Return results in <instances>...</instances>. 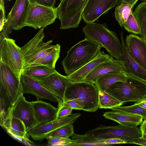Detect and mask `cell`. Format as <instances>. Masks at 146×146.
Segmentation results:
<instances>
[{
	"label": "cell",
	"instance_id": "obj_29",
	"mask_svg": "<svg viewBox=\"0 0 146 146\" xmlns=\"http://www.w3.org/2000/svg\"><path fill=\"white\" fill-rule=\"evenodd\" d=\"M123 103L106 92L99 91L98 105L99 108L111 109L121 106Z\"/></svg>",
	"mask_w": 146,
	"mask_h": 146
},
{
	"label": "cell",
	"instance_id": "obj_22",
	"mask_svg": "<svg viewBox=\"0 0 146 146\" xmlns=\"http://www.w3.org/2000/svg\"><path fill=\"white\" fill-rule=\"evenodd\" d=\"M103 116L119 124L132 126L141 125L143 119V117L140 115L113 110L104 113Z\"/></svg>",
	"mask_w": 146,
	"mask_h": 146
},
{
	"label": "cell",
	"instance_id": "obj_4",
	"mask_svg": "<svg viewBox=\"0 0 146 146\" xmlns=\"http://www.w3.org/2000/svg\"><path fill=\"white\" fill-rule=\"evenodd\" d=\"M105 92L123 103L136 102L146 98V82L128 75L127 79L116 82Z\"/></svg>",
	"mask_w": 146,
	"mask_h": 146
},
{
	"label": "cell",
	"instance_id": "obj_37",
	"mask_svg": "<svg viewBox=\"0 0 146 146\" xmlns=\"http://www.w3.org/2000/svg\"><path fill=\"white\" fill-rule=\"evenodd\" d=\"M32 5H40L45 7L54 8L56 0H29Z\"/></svg>",
	"mask_w": 146,
	"mask_h": 146
},
{
	"label": "cell",
	"instance_id": "obj_32",
	"mask_svg": "<svg viewBox=\"0 0 146 146\" xmlns=\"http://www.w3.org/2000/svg\"><path fill=\"white\" fill-rule=\"evenodd\" d=\"M73 123H70L60 127L48 134L45 137L69 138L74 133Z\"/></svg>",
	"mask_w": 146,
	"mask_h": 146
},
{
	"label": "cell",
	"instance_id": "obj_17",
	"mask_svg": "<svg viewBox=\"0 0 146 146\" xmlns=\"http://www.w3.org/2000/svg\"><path fill=\"white\" fill-rule=\"evenodd\" d=\"M120 35L122 45V53L119 60L123 61L125 73L127 75L146 82V70L137 63L129 54L125 43L122 32L120 33Z\"/></svg>",
	"mask_w": 146,
	"mask_h": 146
},
{
	"label": "cell",
	"instance_id": "obj_44",
	"mask_svg": "<svg viewBox=\"0 0 146 146\" xmlns=\"http://www.w3.org/2000/svg\"><path fill=\"white\" fill-rule=\"evenodd\" d=\"M140 125V129L141 131L146 132V122L144 120Z\"/></svg>",
	"mask_w": 146,
	"mask_h": 146
},
{
	"label": "cell",
	"instance_id": "obj_10",
	"mask_svg": "<svg viewBox=\"0 0 146 146\" xmlns=\"http://www.w3.org/2000/svg\"><path fill=\"white\" fill-rule=\"evenodd\" d=\"M57 18L56 8L31 4L26 22V26L31 27L35 29L44 28L53 23Z\"/></svg>",
	"mask_w": 146,
	"mask_h": 146
},
{
	"label": "cell",
	"instance_id": "obj_28",
	"mask_svg": "<svg viewBox=\"0 0 146 146\" xmlns=\"http://www.w3.org/2000/svg\"><path fill=\"white\" fill-rule=\"evenodd\" d=\"M60 45L57 44L52 51L30 66L44 65L51 68H55L56 63L60 57Z\"/></svg>",
	"mask_w": 146,
	"mask_h": 146
},
{
	"label": "cell",
	"instance_id": "obj_9",
	"mask_svg": "<svg viewBox=\"0 0 146 146\" xmlns=\"http://www.w3.org/2000/svg\"><path fill=\"white\" fill-rule=\"evenodd\" d=\"M0 86L3 90L11 106L23 94L21 81L11 69L0 61Z\"/></svg>",
	"mask_w": 146,
	"mask_h": 146
},
{
	"label": "cell",
	"instance_id": "obj_14",
	"mask_svg": "<svg viewBox=\"0 0 146 146\" xmlns=\"http://www.w3.org/2000/svg\"><path fill=\"white\" fill-rule=\"evenodd\" d=\"M80 115L79 113L72 114L65 118L39 124L30 130L28 134L34 140H43L48 134L57 128L70 123H73Z\"/></svg>",
	"mask_w": 146,
	"mask_h": 146
},
{
	"label": "cell",
	"instance_id": "obj_48",
	"mask_svg": "<svg viewBox=\"0 0 146 146\" xmlns=\"http://www.w3.org/2000/svg\"><path fill=\"white\" fill-rule=\"evenodd\" d=\"M142 1H143V2H146V0H141Z\"/></svg>",
	"mask_w": 146,
	"mask_h": 146
},
{
	"label": "cell",
	"instance_id": "obj_5",
	"mask_svg": "<svg viewBox=\"0 0 146 146\" xmlns=\"http://www.w3.org/2000/svg\"><path fill=\"white\" fill-rule=\"evenodd\" d=\"M44 28L39 31L29 41L20 47L23 62V70L40 60L52 51L55 45H51L53 41H43L45 36Z\"/></svg>",
	"mask_w": 146,
	"mask_h": 146
},
{
	"label": "cell",
	"instance_id": "obj_23",
	"mask_svg": "<svg viewBox=\"0 0 146 146\" xmlns=\"http://www.w3.org/2000/svg\"><path fill=\"white\" fill-rule=\"evenodd\" d=\"M128 75L124 72L112 71L98 79L94 83L99 91L105 92L116 82L126 79Z\"/></svg>",
	"mask_w": 146,
	"mask_h": 146
},
{
	"label": "cell",
	"instance_id": "obj_25",
	"mask_svg": "<svg viewBox=\"0 0 146 146\" xmlns=\"http://www.w3.org/2000/svg\"><path fill=\"white\" fill-rule=\"evenodd\" d=\"M7 132L21 137H27L26 127L23 122L12 115L2 127Z\"/></svg>",
	"mask_w": 146,
	"mask_h": 146
},
{
	"label": "cell",
	"instance_id": "obj_1",
	"mask_svg": "<svg viewBox=\"0 0 146 146\" xmlns=\"http://www.w3.org/2000/svg\"><path fill=\"white\" fill-rule=\"evenodd\" d=\"M102 46L93 41L85 39L71 48L62 64L68 76L95 58L100 52Z\"/></svg>",
	"mask_w": 146,
	"mask_h": 146
},
{
	"label": "cell",
	"instance_id": "obj_19",
	"mask_svg": "<svg viewBox=\"0 0 146 146\" xmlns=\"http://www.w3.org/2000/svg\"><path fill=\"white\" fill-rule=\"evenodd\" d=\"M112 71L124 72L123 61L114 59L112 57L110 60L103 62L97 66L86 77L83 81L91 82L94 84L99 78Z\"/></svg>",
	"mask_w": 146,
	"mask_h": 146
},
{
	"label": "cell",
	"instance_id": "obj_33",
	"mask_svg": "<svg viewBox=\"0 0 146 146\" xmlns=\"http://www.w3.org/2000/svg\"><path fill=\"white\" fill-rule=\"evenodd\" d=\"M111 109L114 111L140 115L143 117V119L146 117V109L142 108L135 104L131 106H120L114 107Z\"/></svg>",
	"mask_w": 146,
	"mask_h": 146
},
{
	"label": "cell",
	"instance_id": "obj_3",
	"mask_svg": "<svg viewBox=\"0 0 146 146\" xmlns=\"http://www.w3.org/2000/svg\"><path fill=\"white\" fill-rule=\"evenodd\" d=\"M94 84L86 81L72 82L66 89L63 101L72 100L83 110L96 111L99 108V91Z\"/></svg>",
	"mask_w": 146,
	"mask_h": 146
},
{
	"label": "cell",
	"instance_id": "obj_40",
	"mask_svg": "<svg viewBox=\"0 0 146 146\" xmlns=\"http://www.w3.org/2000/svg\"><path fill=\"white\" fill-rule=\"evenodd\" d=\"M0 31L2 29L3 27L7 21V18L6 17L5 13L4 4H0Z\"/></svg>",
	"mask_w": 146,
	"mask_h": 146
},
{
	"label": "cell",
	"instance_id": "obj_15",
	"mask_svg": "<svg viewBox=\"0 0 146 146\" xmlns=\"http://www.w3.org/2000/svg\"><path fill=\"white\" fill-rule=\"evenodd\" d=\"M31 5L29 0H16L7 18L12 29L19 30L26 26Z\"/></svg>",
	"mask_w": 146,
	"mask_h": 146
},
{
	"label": "cell",
	"instance_id": "obj_26",
	"mask_svg": "<svg viewBox=\"0 0 146 146\" xmlns=\"http://www.w3.org/2000/svg\"><path fill=\"white\" fill-rule=\"evenodd\" d=\"M72 142L67 146H105L104 140H101L86 133L83 135L74 133L71 136Z\"/></svg>",
	"mask_w": 146,
	"mask_h": 146
},
{
	"label": "cell",
	"instance_id": "obj_21",
	"mask_svg": "<svg viewBox=\"0 0 146 146\" xmlns=\"http://www.w3.org/2000/svg\"><path fill=\"white\" fill-rule=\"evenodd\" d=\"M112 57L103 51L100 52L95 58L74 73L67 76V77L72 82L83 81L86 77L97 66L110 60Z\"/></svg>",
	"mask_w": 146,
	"mask_h": 146
},
{
	"label": "cell",
	"instance_id": "obj_16",
	"mask_svg": "<svg viewBox=\"0 0 146 146\" xmlns=\"http://www.w3.org/2000/svg\"><path fill=\"white\" fill-rule=\"evenodd\" d=\"M125 43L133 58L146 70V44L143 38L135 34L127 35Z\"/></svg>",
	"mask_w": 146,
	"mask_h": 146
},
{
	"label": "cell",
	"instance_id": "obj_46",
	"mask_svg": "<svg viewBox=\"0 0 146 146\" xmlns=\"http://www.w3.org/2000/svg\"><path fill=\"white\" fill-rule=\"evenodd\" d=\"M65 0H60V2H64Z\"/></svg>",
	"mask_w": 146,
	"mask_h": 146
},
{
	"label": "cell",
	"instance_id": "obj_42",
	"mask_svg": "<svg viewBox=\"0 0 146 146\" xmlns=\"http://www.w3.org/2000/svg\"><path fill=\"white\" fill-rule=\"evenodd\" d=\"M139 0H118L117 6L121 3H125L131 5L133 8Z\"/></svg>",
	"mask_w": 146,
	"mask_h": 146
},
{
	"label": "cell",
	"instance_id": "obj_7",
	"mask_svg": "<svg viewBox=\"0 0 146 146\" xmlns=\"http://www.w3.org/2000/svg\"><path fill=\"white\" fill-rule=\"evenodd\" d=\"M86 133L101 140L118 138L128 141L141 138L142 132L137 126L119 124L114 126L100 125Z\"/></svg>",
	"mask_w": 146,
	"mask_h": 146
},
{
	"label": "cell",
	"instance_id": "obj_41",
	"mask_svg": "<svg viewBox=\"0 0 146 146\" xmlns=\"http://www.w3.org/2000/svg\"><path fill=\"white\" fill-rule=\"evenodd\" d=\"M104 143L106 145L117 144H127V141L118 138H112L105 140Z\"/></svg>",
	"mask_w": 146,
	"mask_h": 146
},
{
	"label": "cell",
	"instance_id": "obj_27",
	"mask_svg": "<svg viewBox=\"0 0 146 146\" xmlns=\"http://www.w3.org/2000/svg\"><path fill=\"white\" fill-rule=\"evenodd\" d=\"M0 125L2 127L12 115L13 108L3 89L0 88Z\"/></svg>",
	"mask_w": 146,
	"mask_h": 146
},
{
	"label": "cell",
	"instance_id": "obj_49",
	"mask_svg": "<svg viewBox=\"0 0 146 146\" xmlns=\"http://www.w3.org/2000/svg\"><path fill=\"white\" fill-rule=\"evenodd\" d=\"M7 0L10 1H11V0Z\"/></svg>",
	"mask_w": 146,
	"mask_h": 146
},
{
	"label": "cell",
	"instance_id": "obj_45",
	"mask_svg": "<svg viewBox=\"0 0 146 146\" xmlns=\"http://www.w3.org/2000/svg\"><path fill=\"white\" fill-rule=\"evenodd\" d=\"M140 4L146 13V1L141 2Z\"/></svg>",
	"mask_w": 146,
	"mask_h": 146
},
{
	"label": "cell",
	"instance_id": "obj_30",
	"mask_svg": "<svg viewBox=\"0 0 146 146\" xmlns=\"http://www.w3.org/2000/svg\"><path fill=\"white\" fill-rule=\"evenodd\" d=\"M131 5L129 4L122 3L115 8V16L116 20L121 27L127 21L132 12Z\"/></svg>",
	"mask_w": 146,
	"mask_h": 146
},
{
	"label": "cell",
	"instance_id": "obj_43",
	"mask_svg": "<svg viewBox=\"0 0 146 146\" xmlns=\"http://www.w3.org/2000/svg\"><path fill=\"white\" fill-rule=\"evenodd\" d=\"M135 104L142 108L146 109V98L135 102Z\"/></svg>",
	"mask_w": 146,
	"mask_h": 146
},
{
	"label": "cell",
	"instance_id": "obj_2",
	"mask_svg": "<svg viewBox=\"0 0 146 146\" xmlns=\"http://www.w3.org/2000/svg\"><path fill=\"white\" fill-rule=\"evenodd\" d=\"M85 39L95 42L105 48L113 58L119 60L122 45L116 33L110 30L105 23H87L82 29Z\"/></svg>",
	"mask_w": 146,
	"mask_h": 146
},
{
	"label": "cell",
	"instance_id": "obj_20",
	"mask_svg": "<svg viewBox=\"0 0 146 146\" xmlns=\"http://www.w3.org/2000/svg\"><path fill=\"white\" fill-rule=\"evenodd\" d=\"M35 116L39 124L56 119L58 108L41 100L31 102Z\"/></svg>",
	"mask_w": 146,
	"mask_h": 146
},
{
	"label": "cell",
	"instance_id": "obj_11",
	"mask_svg": "<svg viewBox=\"0 0 146 146\" xmlns=\"http://www.w3.org/2000/svg\"><path fill=\"white\" fill-rule=\"evenodd\" d=\"M118 0H89L82 13V19L87 23H94L102 15L116 6Z\"/></svg>",
	"mask_w": 146,
	"mask_h": 146
},
{
	"label": "cell",
	"instance_id": "obj_39",
	"mask_svg": "<svg viewBox=\"0 0 146 146\" xmlns=\"http://www.w3.org/2000/svg\"><path fill=\"white\" fill-rule=\"evenodd\" d=\"M141 132V137L128 141L127 144H133L146 146V132L142 131Z\"/></svg>",
	"mask_w": 146,
	"mask_h": 146
},
{
	"label": "cell",
	"instance_id": "obj_13",
	"mask_svg": "<svg viewBox=\"0 0 146 146\" xmlns=\"http://www.w3.org/2000/svg\"><path fill=\"white\" fill-rule=\"evenodd\" d=\"M23 94L34 95L37 100L47 99L55 102L63 101L44 87L38 80L22 73L21 78Z\"/></svg>",
	"mask_w": 146,
	"mask_h": 146
},
{
	"label": "cell",
	"instance_id": "obj_18",
	"mask_svg": "<svg viewBox=\"0 0 146 146\" xmlns=\"http://www.w3.org/2000/svg\"><path fill=\"white\" fill-rule=\"evenodd\" d=\"M39 81L46 89L62 100L67 87L72 82L67 76L63 75L56 71Z\"/></svg>",
	"mask_w": 146,
	"mask_h": 146
},
{
	"label": "cell",
	"instance_id": "obj_36",
	"mask_svg": "<svg viewBox=\"0 0 146 146\" xmlns=\"http://www.w3.org/2000/svg\"><path fill=\"white\" fill-rule=\"evenodd\" d=\"M58 110L56 119L67 117L71 114L72 109L62 106L60 102L58 103Z\"/></svg>",
	"mask_w": 146,
	"mask_h": 146
},
{
	"label": "cell",
	"instance_id": "obj_35",
	"mask_svg": "<svg viewBox=\"0 0 146 146\" xmlns=\"http://www.w3.org/2000/svg\"><path fill=\"white\" fill-rule=\"evenodd\" d=\"M48 143L53 146H66L72 142L71 139L59 137H48L46 138Z\"/></svg>",
	"mask_w": 146,
	"mask_h": 146
},
{
	"label": "cell",
	"instance_id": "obj_47",
	"mask_svg": "<svg viewBox=\"0 0 146 146\" xmlns=\"http://www.w3.org/2000/svg\"><path fill=\"white\" fill-rule=\"evenodd\" d=\"M144 120L146 122V117L144 118Z\"/></svg>",
	"mask_w": 146,
	"mask_h": 146
},
{
	"label": "cell",
	"instance_id": "obj_6",
	"mask_svg": "<svg viewBox=\"0 0 146 146\" xmlns=\"http://www.w3.org/2000/svg\"><path fill=\"white\" fill-rule=\"evenodd\" d=\"M89 0H65L56 8L60 29L76 28L82 20L83 11Z\"/></svg>",
	"mask_w": 146,
	"mask_h": 146
},
{
	"label": "cell",
	"instance_id": "obj_24",
	"mask_svg": "<svg viewBox=\"0 0 146 146\" xmlns=\"http://www.w3.org/2000/svg\"><path fill=\"white\" fill-rule=\"evenodd\" d=\"M55 68H51L44 65L31 66L23 70L22 73L40 81L54 73Z\"/></svg>",
	"mask_w": 146,
	"mask_h": 146
},
{
	"label": "cell",
	"instance_id": "obj_34",
	"mask_svg": "<svg viewBox=\"0 0 146 146\" xmlns=\"http://www.w3.org/2000/svg\"><path fill=\"white\" fill-rule=\"evenodd\" d=\"M123 27L129 32L135 35H140L141 34L140 27L133 12L127 21L123 24Z\"/></svg>",
	"mask_w": 146,
	"mask_h": 146
},
{
	"label": "cell",
	"instance_id": "obj_12",
	"mask_svg": "<svg viewBox=\"0 0 146 146\" xmlns=\"http://www.w3.org/2000/svg\"><path fill=\"white\" fill-rule=\"evenodd\" d=\"M12 115L24 123L27 133L39 125L35 116L31 102L27 101L23 94L14 106Z\"/></svg>",
	"mask_w": 146,
	"mask_h": 146
},
{
	"label": "cell",
	"instance_id": "obj_31",
	"mask_svg": "<svg viewBox=\"0 0 146 146\" xmlns=\"http://www.w3.org/2000/svg\"><path fill=\"white\" fill-rule=\"evenodd\" d=\"M133 13L140 28V36L146 44V13L139 4L136 7Z\"/></svg>",
	"mask_w": 146,
	"mask_h": 146
},
{
	"label": "cell",
	"instance_id": "obj_8",
	"mask_svg": "<svg viewBox=\"0 0 146 146\" xmlns=\"http://www.w3.org/2000/svg\"><path fill=\"white\" fill-rule=\"evenodd\" d=\"M0 61L7 65L21 81L23 62L20 47L15 40L6 38L0 42Z\"/></svg>",
	"mask_w": 146,
	"mask_h": 146
},
{
	"label": "cell",
	"instance_id": "obj_38",
	"mask_svg": "<svg viewBox=\"0 0 146 146\" xmlns=\"http://www.w3.org/2000/svg\"><path fill=\"white\" fill-rule=\"evenodd\" d=\"M59 102H60L63 106L71 108L73 109L82 110V108L79 104L72 100L62 101Z\"/></svg>",
	"mask_w": 146,
	"mask_h": 146
}]
</instances>
